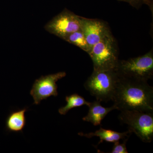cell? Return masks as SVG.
I'll return each mask as SVG.
<instances>
[{"label": "cell", "instance_id": "1", "mask_svg": "<svg viewBox=\"0 0 153 153\" xmlns=\"http://www.w3.org/2000/svg\"><path fill=\"white\" fill-rule=\"evenodd\" d=\"M112 100L117 109L120 111L137 110L153 112V88L147 81L119 75Z\"/></svg>", "mask_w": 153, "mask_h": 153}, {"label": "cell", "instance_id": "2", "mask_svg": "<svg viewBox=\"0 0 153 153\" xmlns=\"http://www.w3.org/2000/svg\"><path fill=\"white\" fill-rule=\"evenodd\" d=\"M119 79V75L116 70H94L84 87L97 100L108 102L112 100Z\"/></svg>", "mask_w": 153, "mask_h": 153}, {"label": "cell", "instance_id": "3", "mask_svg": "<svg viewBox=\"0 0 153 153\" xmlns=\"http://www.w3.org/2000/svg\"><path fill=\"white\" fill-rule=\"evenodd\" d=\"M88 53L93 62L94 70L116 68L119 60L118 51L116 41L111 33L94 45Z\"/></svg>", "mask_w": 153, "mask_h": 153}, {"label": "cell", "instance_id": "4", "mask_svg": "<svg viewBox=\"0 0 153 153\" xmlns=\"http://www.w3.org/2000/svg\"><path fill=\"white\" fill-rule=\"evenodd\" d=\"M115 70L123 77L148 82L153 77V49L142 56L119 60Z\"/></svg>", "mask_w": 153, "mask_h": 153}, {"label": "cell", "instance_id": "5", "mask_svg": "<svg viewBox=\"0 0 153 153\" xmlns=\"http://www.w3.org/2000/svg\"><path fill=\"white\" fill-rule=\"evenodd\" d=\"M119 118L128 126V130L135 134L143 142L153 139V112L137 110L121 111Z\"/></svg>", "mask_w": 153, "mask_h": 153}, {"label": "cell", "instance_id": "6", "mask_svg": "<svg viewBox=\"0 0 153 153\" xmlns=\"http://www.w3.org/2000/svg\"><path fill=\"white\" fill-rule=\"evenodd\" d=\"M45 29L63 40L71 33L80 30V16L64 9L46 24Z\"/></svg>", "mask_w": 153, "mask_h": 153}, {"label": "cell", "instance_id": "7", "mask_svg": "<svg viewBox=\"0 0 153 153\" xmlns=\"http://www.w3.org/2000/svg\"><path fill=\"white\" fill-rule=\"evenodd\" d=\"M66 75V72H59L41 76L36 79L30 91V94L34 99V104H39L41 100L47 99L52 96H57L58 92L56 82Z\"/></svg>", "mask_w": 153, "mask_h": 153}, {"label": "cell", "instance_id": "8", "mask_svg": "<svg viewBox=\"0 0 153 153\" xmlns=\"http://www.w3.org/2000/svg\"><path fill=\"white\" fill-rule=\"evenodd\" d=\"M80 29L91 49L94 45L111 33L108 26L103 21L82 17H80Z\"/></svg>", "mask_w": 153, "mask_h": 153}, {"label": "cell", "instance_id": "9", "mask_svg": "<svg viewBox=\"0 0 153 153\" xmlns=\"http://www.w3.org/2000/svg\"><path fill=\"white\" fill-rule=\"evenodd\" d=\"M88 107V113L86 116L82 118V120L91 123L95 126L100 125L102 120L110 111L117 109L114 105L108 108L102 106L100 102L97 100L90 102Z\"/></svg>", "mask_w": 153, "mask_h": 153}, {"label": "cell", "instance_id": "10", "mask_svg": "<svg viewBox=\"0 0 153 153\" xmlns=\"http://www.w3.org/2000/svg\"><path fill=\"white\" fill-rule=\"evenodd\" d=\"M131 133V132L129 130L125 132L120 133L111 130L105 129L101 128L99 130L96 131L94 132L88 134L79 133L78 134L81 136L86 137L88 138H91L95 136L99 137L100 139V141L98 144H99L103 141H105L107 142L114 143L119 141L120 140H124L126 137H129Z\"/></svg>", "mask_w": 153, "mask_h": 153}, {"label": "cell", "instance_id": "11", "mask_svg": "<svg viewBox=\"0 0 153 153\" xmlns=\"http://www.w3.org/2000/svg\"><path fill=\"white\" fill-rule=\"evenodd\" d=\"M26 108L12 112L9 115L6 121V126L10 131H22L26 125L25 112Z\"/></svg>", "mask_w": 153, "mask_h": 153}, {"label": "cell", "instance_id": "12", "mask_svg": "<svg viewBox=\"0 0 153 153\" xmlns=\"http://www.w3.org/2000/svg\"><path fill=\"white\" fill-rule=\"evenodd\" d=\"M67 104L65 106L60 108L58 112L60 114L65 115L70 110L74 108L79 107L83 105L89 106L90 102H88L81 96L77 94H74L66 97Z\"/></svg>", "mask_w": 153, "mask_h": 153}, {"label": "cell", "instance_id": "13", "mask_svg": "<svg viewBox=\"0 0 153 153\" xmlns=\"http://www.w3.org/2000/svg\"><path fill=\"white\" fill-rule=\"evenodd\" d=\"M63 40L79 47L87 53L90 50V47L88 44L84 34L81 29L71 33Z\"/></svg>", "mask_w": 153, "mask_h": 153}, {"label": "cell", "instance_id": "14", "mask_svg": "<svg viewBox=\"0 0 153 153\" xmlns=\"http://www.w3.org/2000/svg\"><path fill=\"white\" fill-rule=\"evenodd\" d=\"M118 1L128 3L133 7L137 9L140 8L143 4H145L149 6L151 10L153 11V3L150 1L149 0H118Z\"/></svg>", "mask_w": 153, "mask_h": 153}, {"label": "cell", "instance_id": "15", "mask_svg": "<svg viewBox=\"0 0 153 153\" xmlns=\"http://www.w3.org/2000/svg\"><path fill=\"white\" fill-rule=\"evenodd\" d=\"M129 137H126L124 139L123 142L122 143H120L119 141L115 142L114 144L111 153H128L126 144Z\"/></svg>", "mask_w": 153, "mask_h": 153}, {"label": "cell", "instance_id": "16", "mask_svg": "<svg viewBox=\"0 0 153 153\" xmlns=\"http://www.w3.org/2000/svg\"><path fill=\"white\" fill-rule=\"evenodd\" d=\"M149 1H150L151 2H152V3H153V0H149Z\"/></svg>", "mask_w": 153, "mask_h": 153}]
</instances>
